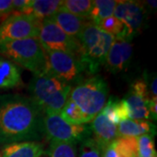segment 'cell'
Listing matches in <instances>:
<instances>
[{
	"label": "cell",
	"instance_id": "1",
	"mask_svg": "<svg viewBox=\"0 0 157 157\" xmlns=\"http://www.w3.org/2000/svg\"><path fill=\"white\" fill-rule=\"evenodd\" d=\"M44 111L32 97L0 95V144L39 141L44 136Z\"/></svg>",
	"mask_w": 157,
	"mask_h": 157
},
{
	"label": "cell",
	"instance_id": "2",
	"mask_svg": "<svg viewBox=\"0 0 157 157\" xmlns=\"http://www.w3.org/2000/svg\"><path fill=\"white\" fill-rule=\"evenodd\" d=\"M114 39L113 35L102 31L94 23H86L78 37L80 44L78 59L83 65L86 74L96 75L104 66Z\"/></svg>",
	"mask_w": 157,
	"mask_h": 157
},
{
	"label": "cell",
	"instance_id": "3",
	"mask_svg": "<svg viewBox=\"0 0 157 157\" xmlns=\"http://www.w3.org/2000/svg\"><path fill=\"white\" fill-rule=\"evenodd\" d=\"M72 88L47 72L33 74L29 84L31 97L44 112L60 113Z\"/></svg>",
	"mask_w": 157,
	"mask_h": 157
},
{
	"label": "cell",
	"instance_id": "4",
	"mask_svg": "<svg viewBox=\"0 0 157 157\" xmlns=\"http://www.w3.org/2000/svg\"><path fill=\"white\" fill-rule=\"evenodd\" d=\"M0 54L33 74L46 71L45 50L38 39H25L0 42Z\"/></svg>",
	"mask_w": 157,
	"mask_h": 157
},
{
	"label": "cell",
	"instance_id": "5",
	"mask_svg": "<svg viewBox=\"0 0 157 157\" xmlns=\"http://www.w3.org/2000/svg\"><path fill=\"white\" fill-rule=\"evenodd\" d=\"M107 95V82L102 76L96 74L82 80L72 88L69 99L92 121L106 105Z\"/></svg>",
	"mask_w": 157,
	"mask_h": 157
},
{
	"label": "cell",
	"instance_id": "6",
	"mask_svg": "<svg viewBox=\"0 0 157 157\" xmlns=\"http://www.w3.org/2000/svg\"><path fill=\"white\" fill-rule=\"evenodd\" d=\"M44 134L51 140L77 144L92 136L88 125H76L65 121L59 113L45 111L43 118Z\"/></svg>",
	"mask_w": 157,
	"mask_h": 157
},
{
	"label": "cell",
	"instance_id": "7",
	"mask_svg": "<svg viewBox=\"0 0 157 157\" xmlns=\"http://www.w3.org/2000/svg\"><path fill=\"white\" fill-rule=\"evenodd\" d=\"M45 52L46 56L45 72L72 86L84 80L86 73L77 57L59 51H45Z\"/></svg>",
	"mask_w": 157,
	"mask_h": 157
},
{
	"label": "cell",
	"instance_id": "8",
	"mask_svg": "<svg viewBox=\"0 0 157 157\" xmlns=\"http://www.w3.org/2000/svg\"><path fill=\"white\" fill-rule=\"evenodd\" d=\"M41 23L31 14L11 13L0 25V42L38 39Z\"/></svg>",
	"mask_w": 157,
	"mask_h": 157
},
{
	"label": "cell",
	"instance_id": "9",
	"mask_svg": "<svg viewBox=\"0 0 157 157\" xmlns=\"http://www.w3.org/2000/svg\"><path fill=\"white\" fill-rule=\"evenodd\" d=\"M38 39L45 51L65 52L78 59L80 49L78 39L64 33L49 18L43 20L41 23Z\"/></svg>",
	"mask_w": 157,
	"mask_h": 157
},
{
	"label": "cell",
	"instance_id": "10",
	"mask_svg": "<svg viewBox=\"0 0 157 157\" xmlns=\"http://www.w3.org/2000/svg\"><path fill=\"white\" fill-rule=\"evenodd\" d=\"M113 16L123 23L132 36L135 37L144 25L146 10L144 5L137 1H117Z\"/></svg>",
	"mask_w": 157,
	"mask_h": 157
},
{
	"label": "cell",
	"instance_id": "11",
	"mask_svg": "<svg viewBox=\"0 0 157 157\" xmlns=\"http://www.w3.org/2000/svg\"><path fill=\"white\" fill-rule=\"evenodd\" d=\"M133 55V45L130 40L115 38L108 51L105 67L108 72L117 74L128 68Z\"/></svg>",
	"mask_w": 157,
	"mask_h": 157
},
{
	"label": "cell",
	"instance_id": "12",
	"mask_svg": "<svg viewBox=\"0 0 157 157\" xmlns=\"http://www.w3.org/2000/svg\"><path fill=\"white\" fill-rule=\"evenodd\" d=\"M49 19L57 25L64 33L77 39H78L86 23L91 21L89 18L78 17L61 7Z\"/></svg>",
	"mask_w": 157,
	"mask_h": 157
},
{
	"label": "cell",
	"instance_id": "13",
	"mask_svg": "<svg viewBox=\"0 0 157 157\" xmlns=\"http://www.w3.org/2000/svg\"><path fill=\"white\" fill-rule=\"evenodd\" d=\"M90 128L93 137L104 147L118 138L117 126L109 121L101 113L92 120Z\"/></svg>",
	"mask_w": 157,
	"mask_h": 157
},
{
	"label": "cell",
	"instance_id": "14",
	"mask_svg": "<svg viewBox=\"0 0 157 157\" xmlns=\"http://www.w3.org/2000/svg\"><path fill=\"white\" fill-rule=\"evenodd\" d=\"M155 125L146 120H125L118 124V137H139L140 135H155Z\"/></svg>",
	"mask_w": 157,
	"mask_h": 157
},
{
	"label": "cell",
	"instance_id": "15",
	"mask_svg": "<svg viewBox=\"0 0 157 157\" xmlns=\"http://www.w3.org/2000/svg\"><path fill=\"white\" fill-rule=\"evenodd\" d=\"M44 145L39 141H23L6 145L1 157H42Z\"/></svg>",
	"mask_w": 157,
	"mask_h": 157
},
{
	"label": "cell",
	"instance_id": "16",
	"mask_svg": "<svg viewBox=\"0 0 157 157\" xmlns=\"http://www.w3.org/2000/svg\"><path fill=\"white\" fill-rule=\"evenodd\" d=\"M103 157H138L136 138L118 137L106 146Z\"/></svg>",
	"mask_w": 157,
	"mask_h": 157
},
{
	"label": "cell",
	"instance_id": "17",
	"mask_svg": "<svg viewBox=\"0 0 157 157\" xmlns=\"http://www.w3.org/2000/svg\"><path fill=\"white\" fill-rule=\"evenodd\" d=\"M128 108L129 120H148L151 114L148 109L149 99L130 91L123 99Z\"/></svg>",
	"mask_w": 157,
	"mask_h": 157
},
{
	"label": "cell",
	"instance_id": "18",
	"mask_svg": "<svg viewBox=\"0 0 157 157\" xmlns=\"http://www.w3.org/2000/svg\"><path fill=\"white\" fill-rule=\"evenodd\" d=\"M21 82L20 69L11 60L0 58V89H11Z\"/></svg>",
	"mask_w": 157,
	"mask_h": 157
},
{
	"label": "cell",
	"instance_id": "19",
	"mask_svg": "<svg viewBox=\"0 0 157 157\" xmlns=\"http://www.w3.org/2000/svg\"><path fill=\"white\" fill-rule=\"evenodd\" d=\"M101 113L114 125L128 119V108L125 101L113 96L109 98Z\"/></svg>",
	"mask_w": 157,
	"mask_h": 157
},
{
	"label": "cell",
	"instance_id": "20",
	"mask_svg": "<svg viewBox=\"0 0 157 157\" xmlns=\"http://www.w3.org/2000/svg\"><path fill=\"white\" fill-rule=\"evenodd\" d=\"M62 5L63 1L59 0H31L29 14L42 22L53 16Z\"/></svg>",
	"mask_w": 157,
	"mask_h": 157
},
{
	"label": "cell",
	"instance_id": "21",
	"mask_svg": "<svg viewBox=\"0 0 157 157\" xmlns=\"http://www.w3.org/2000/svg\"><path fill=\"white\" fill-rule=\"evenodd\" d=\"M117 1L114 0H95L89 14V19L97 25L102 19L113 16L114 7Z\"/></svg>",
	"mask_w": 157,
	"mask_h": 157
},
{
	"label": "cell",
	"instance_id": "22",
	"mask_svg": "<svg viewBox=\"0 0 157 157\" xmlns=\"http://www.w3.org/2000/svg\"><path fill=\"white\" fill-rule=\"evenodd\" d=\"M59 113L62 118L69 123L83 125L90 122L89 119L85 115L78 106L69 98Z\"/></svg>",
	"mask_w": 157,
	"mask_h": 157
},
{
	"label": "cell",
	"instance_id": "23",
	"mask_svg": "<svg viewBox=\"0 0 157 157\" xmlns=\"http://www.w3.org/2000/svg\"><path fill=\"white\" fill-rule=\"evenodd\" d=\"M45 157H78L76 144L51 140L49 147L44 153Z\"/></svg>",
	"mask_w": 157,
	"mask_h": 157
},
{
	"label": "cell",
	"instance_id": "24",
	"mask_svg": "<svg viewBox=\"0 0 157 157\" xmlns=\"http://www.w3.org/2000/svg\"><path fill=\"white\" fill-rule=\"evenodd\" d=\"M93 6V0H66L63 1L61 8L78 17L89 18Z\"/></svg>",
	"mask_w": 157,
	"mask_h": 157
},
{
	"label": "cell",
	"instance_id": "25",
	"mask_svg": "<svg viewBox=\"0 0 157 157\" xmlns=\"http://www.w3.org/2000/svg\"><path fill=\"white\" fill-rule=\"evenodd\" d=\"M105 147L91 136L80 142L78 157H103Z\"/></svg>",
	"mask_w": 157,
	"mask_h": 157
},
{
	"label": "cell",
	"instance_id": "26",
	"mask_svg": "<svg viewBox=\"0 0 157 157\" xmlns=\"http://www.w3.org/2000/svg\"><path fill=\"white\" fill-rule=\"evenodd\" d=\"M154 135L147 134L136 137L137 154L140 157H150L156 155L155 149Z\"/></svg>",
	"mask_w": 157,
	"mask_h": 157
},
{
	"label": "cell",
	"instance_id": "27",
	"mask_svg": "<svg viewBox=\"0 0 157 157\" xmlns=\"http://www.w3.org/2000/svg\"><path fill=\"white\" fill-rule=\"evenodd\" d=\"M31 0H12V13L29 14Z\"/></svg>",
	"mask_w": 157,
	"mask_h": 157
},
{
	"label": "cell",
	"instance_id": "28",
	"mask_svg": "<svg viewBox=\"0 0 157 157\" xmlns=\"http://www.w3.org/2000/svg\"><path fill=\"white\" fill-rule=\"evenodd\" d=\"M12 13V0H0V17H7Z\"/></svg>",
	"mask_w": 157,
	"mask_h": 157
},
{
	"label": "cell",
	"instance_id": "29",
	"mask_svg": "<svg viewBox=\"0 0 157 157\" xmlns=\"http://www.w3.org/2000/svg\"><path fill=\"white\" fill-rule=\"evenodd\" d=\"M157 100L156 97H153L150 98L148 101V109L151 114V118L155 119V121L156 120L157 114Z\"/></svg>",
	"mask_w": 157,
	"mask_h": 157
},
{
	"label": "cell",
	"instance_id": "30",
	"mask_svg": "<svg viewBox=\"0 0 157 157\" xmlns=\"http://www.w3.org/2000/svg\"><path fill=\"white\" fill-rule=\"evenodd\" d=\"M138 157H140V156H138ZM150 157H156V155H155V156H150Z\"/></svg>",
	"mask_w": 157,
	"mask_h": 157
}]
</instances>
